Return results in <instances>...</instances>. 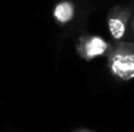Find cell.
I'll list each match as a JSON object with an SVG mask.
<instances>
[{"instance_id": "cell-1", "label": "cell", "mask_w": 134, "mask_h": 132, "mask_svg": "<svg viewBox=\"0 0 134 132\" xmlns=\"http://www.w3.org/2000/svg\"><path fill=\"white\" fill-rule=\"evenodd\" d=\"M109 74L120 82L134 79V42H113L105 56Z\"/></svg>"}, {"instance_id": "cell-2", "label": "cell", "mask_w": 134, "mask_h": 132, "mask_svg": "<svg viewBox=\"0 0 134 132\" xmlns=\"http://www.w3.org/2000/svg\"><path fill=\"white\" fill-rule=\"evenodd\" d=\"M109 48L111 43L98 35H82L76 42L77 56L86 62H91L100 57H105Z\"/></svg>"}, {"instance_id": "cell-3", "label": "cell", "mask_w": 134, "mask_h": 132, "mask_svg": "<svg viewBox=\"0 0 134 132\" xmlns=\"http://www.w3.org/2000/svg\"><path fill=\"white\" fill-rule=\"evenodd\" d=\"M129 17H130V9L126 7L117 5L109 10L107 16V25H108V30H109V34L113 42L125 40Z\"/></svg>"}, {"instance_id": "cell-4", "label": "cell", "mask_w": 134, "mask_h": 132, "mask_svg": "<svg viewBox=\"0 0 134 132\" xmlns=\"http://www.w3.org/2000/svg\"><path fill=\"white\" fill-rule=\"evenodd\" d=\"M53 20L60 26L69 25L76 17V5L72 0H60L55 4L52 10Z\"/></svg>"}, {"instance_id": "cell-5", "label": "cell", "mask_w": 134, "mask_h": 132, "mask_svg": "<svg viewBox=\"0 0 134 132\" xmlns=\"http://www.w3.org/2000/svg\"><path fill=\"white\" fill-rule=\"evenodd\" d=\"M124 42H134V9H130V17H129V23H128V30L125 35Z\"/></svg>"}, {"instance_id": "cell-6", "label": "cell", "mask_w": 134, "mask_h": 132, "mask_svg": "<svg viewBox=\"0 0 134 132\" xmlns=\"http://www.w3.org/2000/svg\"><path fill=\"white\" fill-rule=\"evenodd\" d=\"M74 132H95V131H90V130H77Z\"/></svg>"}]
</instances>
